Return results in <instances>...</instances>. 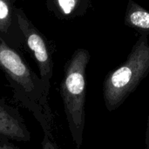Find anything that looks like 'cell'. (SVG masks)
Returning <instances> with one entry per match:
<instances>
[{
    "mask_svg": "<svg viewBox=\"0 0 149 149\" xmlns=\"http://www.w3.org/2000/svg\"><path fill=\"white\" fill-rule=\"evenodd\" d=\"M0 70L12 90L13 97L32 113L44 134L53 137V115L49 105L48 88L18 50L0 36Z\"/></svg>",
    "mask_w": 149,
    "mask_h": 149,
    "instance_id": "1",
    "label": "cell"
},
{
    "mask_svg": "<svg viewBox=\"0 0 149 149\" xmlns=\"http://www.w3.org/2000/svg\"><path fill=\"white\" fill-rule=\"evenodd\" d=\"M90 53L86 49H77L65 65L59 92L69 131L76 149L83 144L86 125V66Z\"/></svg>",
    "mask_w": 149,
    "mask_h": 149,
    "instance_id": "2",
    "label": "cell"
},
{
    "mask_svg": "<svg viewBox=\"0 0 149 149\" xmlns=\"http://www.w3.org/2000/svg\"><path fill=\"white\" fill-rule=\"evenodd\" d=\"M148 73V35L141 34L127 60L120 67L110 72L104 79L103 98L107 111L117 110Z\"/></svg>",
    "mask_w": 149,
    "mask_h": 149,
    "instance_id": "3",
    "label": "cell"
},
{
    "mask_svg": "<svg viewBox=\"0 0 149 149\" xmlns=\"http://www.w3.org/2000/svg\"><path fill=\"white\" fill-rule=\"evenodd\" d=\"M16 12L24 45L37 64L40 78L45 86L50 88L54 66L52 49L50 43L45 35L31 21L22 8L17 6Z\"/></svg>",
    "mask_w": 149,
    "mask_h": 149,
    "instance_id": "4",
    "label": "cell"
},
{
    "mask_svg": "<svg viewBox=\"0 0 149 149\" xmlns=\"http://www.w3.org/2000/svg\"><path fill=\"white\" fill-rule=\"evenodd\" d=\"M0 135L23 142H28L31 138L19 111L2 99H0Z\"/></svg>",
    "mask_w": 149,
    "mask_h": 149,
    "instance_id": "5",
    "label": "cell"
},
{
    "mask_svg": "<svg viewBox=\"0 0 149 149\" xmlns=\"http://www.w3.org/2000/svg\"><path fill=\"white\" fill-rule=\"evenodd\" d=\"M16 9V0H0V36L7 44L19 51L24 43Z\"/></svg>",
    "mask_w": 149,
    "mask_h": 149,
    "instance_id": "6",
    "label": "cell"
},
{
    "mask_svg": "<svg viewBox=\"0 0 149 149\" xmlns=\"http://www.w3.org/2000/svg\"><path fill=\"white\" fill-rule=\"evenodd\" d=\"M48 10L59 19H71L83 15L89 0H45Z\"/></svg>",
    "mask_w": 149,
    "mask_h": 149,
    "instance_id": "7",
    "label": "cell"
},
{
    "mask_svg": "<svg viewBox=\"0 0 149 149\" xmlns=\"http://www.w3.org/2000/svg\"><path fill=\"white\" fill-rule=\"evenodd\" d=\"M124 23L138 31L141 35L149 34V11L133 0L128 1Z\"/></svg>",
    "mask_w": 149,
    "mask_h": 149,
    "instance_id": "8",
    "label": "cell"
},
{
    "mask_svg": "<svg viewBox=\"0 0 149 149\" xmlns=\"http://www.w3.org/2000/svg\"><path fill=\"white\" fill-rule=\"evenodd\" d=\"M41 149H58L54 138L50 137L47 134H44L43 141L41 142Z\"/></svg>",
    "mask_w": 149,
    "mask_h": 149,
    "instance_id": "9",
    "label": "cell"
},
{
    "mask_svg": "<svg viewBox=\"0 0 149 149\" xmlns=\"http://www.w3.org/2000/svg\"><path fill=\"white\" fill-rule=\"evenodd\" d=\"M145 146H146V149H149V113L148 121H147L146 133H145Z\"/></svg>",
    "mask_w": 149,
    "mask_h": 149,
    "instance_id": "10",
    "label": "cell"
},
{
    "mask_svg": "<svg viewBox=\"0 0 149 149\" xmlns=\"http://www.w3.org/2000/svg\"><path fill=\"white\" fill-rule=\"evenodd\" d=\"M0 149H18L17 148L14 146H10V145H7V144H3L0 145Z\"/></svg>",
    "mask_w": 149,
    "mask_h": 149,
    "instance_id": "11",
    "label": "cell"
}]
</instances>
